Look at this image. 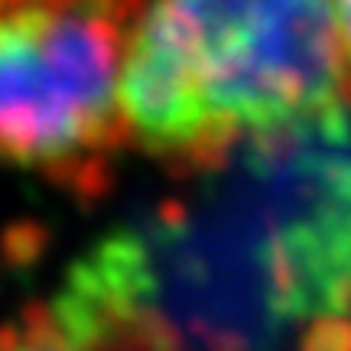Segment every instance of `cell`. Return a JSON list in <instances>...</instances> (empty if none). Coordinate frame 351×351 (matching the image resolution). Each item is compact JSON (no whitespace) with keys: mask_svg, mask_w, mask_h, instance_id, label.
Returning a JSON list of instances; mask_svg holds the SVG:
<instances>
[{"mask_svg":"<svg viewBox=\"0 0 351 351\" xmlns=\"http://www.w3.org/2000/svg\"><path fill=\"white\" fill-rule=\"evenodd\" d=\"M98 238L10 345H351V108Z\"/></svg>","mask_w":351,"mask_h":351,"instance_id":"1","label":"cell"},{"mask_svg":"<svg viewBox=\"0 0 351 351\" xmlns=\"http://www.w3.org/2000/svg\"><path fill=\"white\" fill-rule=\"evenodd\" d=\"M348 108L335 0H143L121 75L130 147L212 173Z\"/></svg>","mask_w":351,"mask_h":351,"instance_id":"2","label":"cell"},{"mask_svg":"<svg viewBox=\"0 0 351 351\" xmlns=\"http://www.w3.org/2000/svg\"><path fill=\"white\" fill-rule=\"evenodd\" d=\"M143 0H0V163L101 195L130 147L121 75Z\"/></svg>","mask_w":351,"mask_h":351,"instance_id":"3","label":"cell"},{"mask_svg":"<svg viewBox=\"0 0 351 351\" xmlns=\"http://www.w3.org/2000/svg\"><path fill=\"white\" fill-rule=\"evenodd\" d=\"M335 23H339L341 72H345V101L351 108V0H335Z\"/></svg>","mask_w":351,"mask_h":351,"instance_id":"4","label":"cell"}]
</instances>
